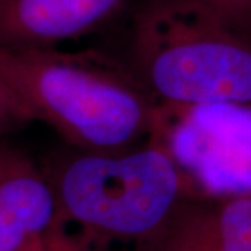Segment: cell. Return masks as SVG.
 <instances>
[{"mask_svg": "<svg viewBox=\"0 0 251 251\" xmlns=\"http://www.w3.org/2000/svg\"><path fill=\"white\" fill-rule=\"evenodd\" d=\"M7 74L34 121L78 150H119L149 140L158 101L134 67L98 51L0 46Z\"/></svg>", "mask_w": 251, "mask_h": 251, "instance_id": "cell-1", "label": "cell"}, {"mask_svg": "<svg viewBox=\"0 0 251 251\" xmlns=\"http://www.w3.org/2000/svg\"><path fill=\"white\" fill-rule=\"evenodd\" d=\"M132 56L158 103H251V34L188 0H152L135 15Z\"/></svg>", "mask_w": 251, "mask_h": 251, "instance_id": "cell-2", "label": "cell"}, {"mask_svg": "<svg viewBox=\"0 0 251 251\" xmlns=\"http://www.w3.org/2000/svg\"><path fill=\"white\" fill-rule=\"evenodd\" d=\"M48 175L62 219L106 238L149 242L194 194L175 160L152 139L119 150H78Z\"/></svg>", "mask_w": 251, "mask_h": 251, "instance_id": "cell-3", "label": "cell"}, {"mask_svg": "<svg viewBox=\"0 0 251 251\" xmlns=\"http://www.w3.org/2000/svg\"><path fill=\"white\" fill-rule=\"evenodd\" d=\"M150 139L202 198L251 196V103H160Z\"/></svg>", "mask_w": 251, "mask_h": 251, "instance_id": "cell-4", "label": "cell"}, {"mask_svg": "<svg viewBox=\"0 0 251 251\" xmlns=\"http://www.w3.org/2000/svg\"><path fill=\"white\" fill-rule=\"evenodd\" d=\"M61 219L49 175L23 150L0 142V251H28Z\"/></svg>", "mask_w": 251, "mask_h": 251, "instance_id": "cell-5", "label": "cell"}, {"mask_svg": "<svg viewBox=\"0 0 251 251\" xmlns=\"http://www.w3.org/2000/svg\"><path fill=\"white\" fill-rule=\"evenodd\" d=\"M127 0H0V46L56 48L95 31Z\"/></svg>", "mask_w": 251, "mask_h": 251, "instance_id": "cell-6", "label": "cell"}, {"mask_svg": "<svg viewBox=\"0 0 251 251\" xmlns=\"http://www.w3.org/2000/svg\"><path fill=\"white\" fill-rule=\"evenodd\" d=\"M149 251H251V196L188 201L147 242Z\"/></svg>", "mask_w": 251, "mask_h": 251, "instance_id": "cell-7", "label": "cell"}, {"mask_svg": "<svg viewBox=\"0 0 251 251\" xmlns=\"http://www.w3.org/2000/svg\"><path fill=\"white\" fill-rule=\"evenodd\" d=\"M34 121L7 74L0 67V139Z\"/></svg>", "mask_w": 251, "mask_h": 251, "instance_id": "cell-8", "label": "cell"}, {"mask_svg": "<svg viewBox=\"0 0 251 251\" xmlns=\"http://www.w3.org/2000/svg\"><path fill=\"white\" fill-rule=\"evenodd\" d=\"M224 23L251 34V0H188Z\"/></svg>", "mask_w": 251, "mask_h": 251, "instance_id": "cell-9", "label": "cell"}, {"mask_svg": "<svg viewBox=\"0 0 251 251\" xmlns=\"http://www.w3.org/2000/svg\"><path fill=\"white\" fill-rule=\"evenodd\" d=\"M28 251H82V250L75 247L74 243L67 242L61 235H57V232H54L52 235H49V237H46L39 243L34 245V247H31Z\"/></svg>", "mask_w": 251, "mask_h": 251, "instance_id": "cell-10", "label": "cell"}]
</instances>
